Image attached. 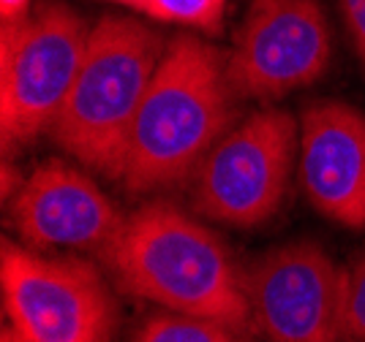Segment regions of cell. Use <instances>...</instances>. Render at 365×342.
Here are the masks:
<instances>
[{
	"mask_svg": "<svg viewBox=\"0 0 365 342\" xmlns=\"http://www.w3.org/2000/svg\"><path fill=\"white\" fill-rule=\"evenodd\" d=\"M3 304L31 342H109L115 301L101 272L74 255L3 242Z\"/></svg>",
	"mask_w": 365,
	"mask_h": 342,
	"instance_id": "8992f818",
	"label": "cell"
},
{
	"mask_svg": "<svg viewBox=\"0 0 365 342\" xmlns=\"http://www.w3.org/2000/svg\"><path fill=\"white\" fill-rule=\"evenodd\" d=\"M0 342H31L16 326H6L0 331Z\"/></svg>",
	"mask_w": 365,
	"mask_h": 342,
	"instance_id": "e0dca14e",
	"label": "cell"
},
{
	"mask_svg": "<svg viewBox=\"0 0 365 342\" xmlns=\"http://www.w3.org/2000/svg\"><path fill=\"white\" fill-rule=\"evenodd\" d=\"M91 28L71 6L46 0L28 19L0 28L3 152L49 134L74 87Z\"/></svg>",
	"mask_w": 365,
	"mask_h": 342,
	"instance_id": "277c9868",
	"label": "cell"
},
{
	"mask_svg": "<svg viewBox=\"0 0 365 342\" xmlns=\"http://www.w3.org/2000/svg\"><path fill=\"white\" fill-rule=\"evenodd\" d=\"M338 6L344 14V25L351 36V44L365 63V0H338Z\"/></svg>",
	"mask_w": 365,
	"mask_h": 342,
	"instance_id": "5bb4252c",
	"label": "cell"
},
{
	"mask_svg": "<svg viewBox=\"0 0 365 342\" xmlns=\"http://www.w3.org/2000/svg\"><path fill=\"white\" fill-rule=\"evenodd\" d=\"M240 101L227 55L191 33L175 36L139 106L120 182L131 193H155L194 179L205 155L237 122Z\"/></svg>",
	"mask_w": 365,
	"mask_h": 342,
	"instance_id": "6da1fadb",
	"label": "cell"
},
{
	"mask_svg": "<svg viewBox=\"0 0 365 342\" xmlns=\"http://www.w3.org/2000/svg\"><path fill=\"white\" fill-rule=\"evenodd\" d=\"M333 55L319 0H254L229 52L240 98L275 101L319 79Z\"/></svg>",
	"mask_w": 365,
	"mask_h": 342,
	"instance_id": "ba28073f",
	"label": "cell"
},
{
	"mask_svg": "<svg viewBox=\"0 0 365 342\" xmlns=\"http://www.w3.org/2000/svg\"><path fill=\"white\" fill-rule=\"evenodd\" d=\"M344 272V340L365 342V253Z\"/></svg>",
	"mask_w": 365,
	"mask_h": 342,
	"instance_id": "4fadbf2b",
	"label": "cell"
},
{
	"mask_svg": "<svg viewBox=\"0 0 365 342\" xmlns=\"http://www.w3.org/2000/svg\"><path fill=\"white\" fill-rule=\"evenodd\" d=\"M300 185L327 220L365 231V114L344 101H314L300 117Z\"/></svg>",
	"mask_w": 365,
	"mask_h": 342,
	"instance_id": "30bf717a",
	"label": "cell"
},
{
	"mask_svg": "<svg viewBox=\"0 0 365 342\" xmlns=\"http://www.w3.org/2000/svg\"><path fill=\"white\" fill-rule=\"evenodd\" d=\"M164 49L167 41L150 25L131 16H101L49 131L55 144L93 171L120 179L128 136Z\"/></svg>",
	"mask_w": 365,
	"mask_h": 342,
	"instance_id": "3957f363",
	"label": "cell"
},
{
	"mask_svg": "<svg viewBox=\"0 0 365 342\" xmlns=\"http://www.w3.org/2000/svg\"><path fill=\"white\" fill-rule=\"evenodd\" d=\"M346 272L311 239L270 247L245 269L254 328L264 342L344 340Z\"/></svg>",
	"mask_w": 365,
	"mask_h": 342,
	"instance_id": "52a82bcc",
	"label": "cell"
},
{
	"mask_svg": "<svg viewBox=\"0 0 365 342\" xmlns=\"http://www.w3.org/2000/svg\"><path fill=\"white\" fill-rule=\"evenodd\" d=\"M125 218L96 179L61 158L44 161L11 198L16 234L33 250L63 247L101 258L120 237Z\"/></svg>",
	"mask_w": 365,
	"mask_h": 342,
	"instance_id": "9c48e42d",
	"label": "cell"
},
{
	"mask_svg": "<svg viewBox=\"0 0 365 342\" xmlns=\"http://www.w3.org/2000/svg\"><path fill=\"white\" fill-rule=\"evenodd\" d=\"M240 331L213 318L185 313H158L139 326L134 342H240Z\"/></svg>",
	"mask_w": 365,
	"mask_h": 342,
	"instance_id": "8fae6325",
	"label": "cell"
},
{
	"mask_svg": "<svg viewBox=\"0 0 365 342\" xmlns=\"http://www.w3.org/2000/svg\"><path fill=\"white\" fill-rule=\"evenodd\" d=\"M101 261L128 296L213 318L240 334L254 328L245 269L207 225L172 201L134 209Z\"/></svg>",
	"mask_w": 365,
	"mask_h": 342,
	"instance_id": "7a4b0ae2",
	"label": "cell"
},
{
	"mask_svg": "<svg viewBox=\"0 0 365 342\" xmlns=\"http://www.w3.org/2000/svg\"><path fill=\"white\" fill-rule=\"evenodd\" d=\"M31 16V0H0V19L3 25L22 22Z\"/></svg>",
	"mask_w": 365,
	"mask_h": 342,
	"instance_id": "9a60e30c",
	"label": "cell"
},
{
	"mask_svg": "<svg viewBox=\"0 0 365 342\" xmlns=\"http://www.w3.org/2000/svg\"><path fill=\"white\" fill-rule=\"evenodd\" d=\"M107 3H120L148 19L182 25L202 33H218L227 9V0H107Z\"/></svg>",
	"mask_w": 365,
	"mask_h": 342,
	"instance_id": "7c38bea8",
	"label": "cell"
},
{
	"mask_svg": "<svg viewBox=\"0 0 365 342\" xmlns=\"http://www.w3.org/2000/svg\"><path fill=\"white\" fill-rule=\"evenodd\" d=\"M300 122L287 109H259L215 141L194 174V207L232 228L267 223L289 196Z\"/></svg>",
	"mask_w": 365,
	"mask_h": 342,
	"instance_id": "5b68a950",
	"label": "cell"
},
{
	"mask_svg": "<svg viewBox=\"0 0 365 342\" xmlns=\"http://www.w3.org/2000/svg\"><path fill=\"white\" fill-rule=\"evenodd\" d=\"M22 182H25V179L19 177V171L11 166V158L3 155V198L11 201V198L16 196V191L22 188Z\"/></svg>",
	"mask_w": 365,
	"mask_h": 342,
	"instance_id": "2e32d148",
	"label": "cell"
}]
</instances>
